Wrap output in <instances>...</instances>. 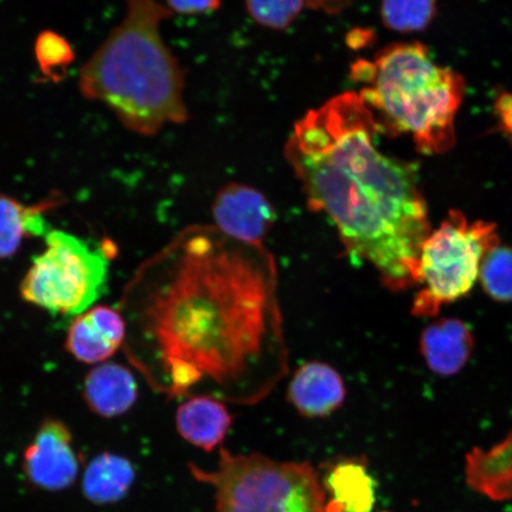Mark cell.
Wrapping results in <instances>:
<instances>
[{
  "label": "cell",
  "mask_w": 512,
  "mask_h": 512,
  "mask_svg": "<svg viewBox=\"0 0 512 512\" xmlns=\"http://www.w3.org/2000/svg\"><path fill=\"white\" fill-rule=\"evenodd\" d=\"M347 388L341 374L330 364L310 361L302 364L288 384L287 399L300 415L326 418L343 406Z\"/></svg>",
  "instance_id": "8fae6325"
},
{
  "label": "cell",
  "mask_w": 512,
  "mask_h": 512,
  "mask_svg": "<svg viewBox=\"0 0 512 512\" xmlns=\"http://www.w3.org/2000/svg\"><path fill=\"white\" fill-rule=\"evenodd\" d=\"M355 0H306L307 9L320 10L335 15L354 3Z\"/></svg>",
  "instance_id": "d4e9b609"
},
{
  "label": "cell",
  "mask_w": 512,
  "mask_h": 512,
  "mask_svg": "<svg viewBox=\"0 0 512 512\" xmlns=\"http://www.w3.org/2000/svg\"><path fill=\"white\" fill-rule=\"evenodd\" d=\"M134 363L171 399L252 406L290 369L279 273L265 245L214 224L179 232L132 288Z\"/></svg>",
  "instance_id": "6da1fadb"
},
{
  "label": "cell",
  "mask_w": 512,
  "mask_h": 512,
  "mask_svg": "<svg viewBox=\"0 0 512 512\" xmlns=\"http://www.w3.org/2000/svg\"><path fill=\"white\" fill-rule=\"evenodd\" d=\"M59 201L54 197L29 207L14 197L0 195V260L14 256L24 239L46 234L43 213Z\"/></svg>",
  "instance_id": "ac0fdd59"
},
{
  "label": "cell",
  "mask_w": 512,
  "mask_h": 512,
  "mask_svg": "<svg viewBox=\"0 0 512 512\" xmlns=\"http://www.w3.org/2000/svg\"><path fill=\"white\" fill-rule=\"evenodd\" d=\"M126 14L95 50L79 79L86 99L101 102L127 130L155 136L184 124L185 74L160 27L174 14L158 0H125Z\"/></svg>",
  "instance_id": "3957f363"
},
{
  "label": "cell",
  "mask_w": 512,
  "mask_h": 512,
  "mask_svg": "<svg viewBox=\"0 0 512 512\" xmlns=\"http://www.w3.org/2000/svg\"><path fill=\"white\" fill-rule=\"evenodd\" d=\"M136 471L130 460L114 453H101L88 464L82 480L83 495L98 505L124 499L132 488Z\"/></svg>",
  "instance_id": "e0dca14e"
},
{
  "label": "cell",
  "mask_w": 512,
  "mask_h": 512,
  "mask_svg": "<svg viewBox=\"0 0 512 512\" xmlns=\"http://www.w3.org/2000/svg\"><path fill=\"white\" fill-rule=\"evenodd\" d=\"M381 133L360 93L347 92L294 124L285 158L307 204L334 223L345 254L374 268L384 287L419 285L430 216L415 166L384 155Z\"/></svg>",
  "instance_id": "7a4b0ae2"
},
{
  "label": "cell",
  "mask_w": 512,
  "mask_h": 512,
  "mask_svg": "<svg viewBox=\"0 0 512 512\" xmlns=\"http://www.w3.org/2000/svg\"><path fill=\"white\" fill-rule=\"evenodd\" d=\"M479 281L484 292L496 302H512V248L499 245L486 254Z\"/></svg>",
  "instance_id": "ffe728a7"
},
{
  "label": "cell",
  "mask_w": 512,
  "mask_h": 512,
  "mask_svg": "<svg viewBox=\"0 0 512 512\" xmlns=\"http://www.w3.org/2000/svg\"><path fill=\"white\" fill-rule=\"evenodd\" d=\"M475 348L470 326L463 320L445 318L427 326L420 337V350L433 373L452 376L462 371Z\"/></svg>",
  "instance_id": "7c38bea8"
},
{
  "label": "cell",
  "mask_w": 512,
  "mask_h": 512,
  "mask_svg": "<svg viewBox=\"0 0 512 512\" xmlns=\"http://www.w3.org/2000/svg\"><path fill=\"white\" fill-rule=\"evenodd\" d=\"M172 14L203 15L221 8V0H166Z\"/></svg>",
  "instance_id": "603a6c76"
},
{
  "label": "cell",
  "mask_w": 512,
  "mask_h": 512,
  "mask_svg": "<svg viewBox=\"0 0 512 512\" xmlns=\"http://www.w3.org/2000/svg\"><path fill=\"white\" fill-rule=\"evenodd\" d=\"M360 95L381 133L408 134L421 153L441 155L456 144V117L465 95L462 75L434 62L419 42L395 43L374 61L352 66Z\"/></svg>",
  "instance_id": "277c9868"
},
{
  "label": "cell",
  "mask_w": 512,
  "mask_h": 512,
  "mask_svg": "<svg viewBox=\"0 0 512 512\" xmlns=\"http://www.w3.org/2000/svg\"><path fill=\"white\" fill-rule=\"evenodd\" d=\"M113 255L107 241L92 248L78 236L51 230L22 280L21 296L51 315L79 316L104 296Z\"/></svg>",
  "instance_id": "8992f818"
},
{
  "label": "cell",
  "mask_w": 512,
  "mask_h": 512,
  "mask_svg": "<svg viewBox=\"0 0 512 512\" xmlns=\"http://www.w3.org/2000/svg\"><path fill=\"white\" fill-rule=\"evenodd\" d=\"M437 14V0H382V22L389 30L411 34L425 30Z\"/></svg>",
  "instance_id": "d6986e66"
},
{
  "label": "cell",
  "mask_w": 512,
  "mask_h": 512,
  "mask_svg": "<svg viewBox=\"0 0 512 512\" xmlns=\"http://www.w3.org/2000/svg\"><path fill=\"white\" fill-rule=\"evenodd\" d=\"M466 480L473 490L494 501L512 498V431L502 443L466 456Z\"/></svg>",
  "instance_id": "9a60e30c"
},
{
  "label": "cell",
  "mask_w": 512,
  "mask_h": 512,
  "mask_svg": "<svg viewBox=\"0 0 512 512\" xmlns=\"http://www.w3.org/2000/svg\"><path fill=\"white\" fill-rule=\"evenodd\" d=\"M83 399L101 418L126 414L138 399V383L131 370L117 363H101L83 383Z\"/></svg>",
  "instance_id": "5bb4252c"
},
{
  "label": "cell",
  "mask_w": 512,
  "mask_h": 512,
  "mask_svg": "<svg viewBox=\"0 0 512 512\" xmlns=\"http://www.w3.org/2000/svg\"><path fill=\"white\" fill-rule=\"evenodd\" d=\"M211 213L220 232L253 245H264L277 221L270 200L260 190L242 183L224 185L217 192Z\"/></svg>",
  "instance_id": "9c48e42d"
},
{
  "label": "cell",
  "mask_w": 512,
  "mask_h": 512,
  "mask_svg": "<svg viewBox=\"0 0 512 512\" xmlns=\"http://www.w3.org/2000/svg\"><path fill=\"white\" fill-rule=\"evenodd\" d=\"M499 245L495 223L470 221L462 211L451 210L422 243L413 315L437 316L441 307L467 296L479 279L486 254Z\"/></svg>",
  "instance_id": "52a82bcc"
},
{
  "label": "cell",
  "mask_w": 512,
  "mask_h": 512,
  "mask_svg": "<svg viewBox=\"0 0 512 512\" xmlns=\"http://www.w3.org/2000/svg\"><path fill=\"white\" fill-rule=\"evenodd\" d=\"M35 56L41 72L47 79L57 82L64 78L75 59L72 46L55 31H43L35 43Z\"/></svg>",
  "instance_id": "44dd1931"
},
{
  "label": "cell",
  "mask_w": 512,
  "mask_h": 512,
  "mask_svg": "<svg viewBox=\"0 0 512 512\" xmlns=\"http://www.w3.org/2000/svg\"><path fill=\"white\" fill-rule=\"evenodd\" d=\"M227 403L208 395H195L185 399L176 413L179 435L192 446L213 452L222 445L233 416Z\"/></svg>",
  "instance_id": "4fadbf2b"
},
{
  "label": "cell",
  "mask_w": 512,
  "mask_h": 512,
  "mask_svg": "<svg viewBox=\"0 0 512 512\" xmlns=\"http://www.w3.org/2000/svg\"><path fill=\"white\" fill-rule=\"evenodd\" d=\"M80 459L73 435L62 421L47 419L23 456V472L31 485L46 491L69 489L78 478Z\"/></svg>",
  "instance_id": "ba28073f"
},
{
  "label": "cell",
  "mask_w": 512,
  "mask_h": 512,
  "mask_svg": "<svg viewBox=\"0 0 512 512\" xmlns=\"http://www.w3.org/2000/svg\"><path fill=\"white\" fill-rule=\"evenodd\" d=\"M325 488L345 512H371L376 504L377 482L361 458L342 459L332 465Z\"/></svg>",
  "instance_id": "2e32d148"
},
{
  "label": "cell",
  "mask_w": 512,
  "mask_h": 512,
  "mask_svg": "<svg viewBox=\"0 0 512 512\" xmlns=\"http://www.w3.org/2000/svg\"><path fill=\"white\" fill-rule=\"evenodd\" d=\"M249 16L261 27L285 30L307 9L306 0H246Z\"/></svg>",
  "instance_id": "7402d4cb"
},
{
  "label": "cell",
  "mask_w": 512,
  "mask_h": 512,
  "mask_svg": "<svg viewBox=\"0 0 512 512\" xmlns=\"http://www.w3.org/2000/svg\"><path fill=\"white\" fill-rule=\"evenodd\" d=\"M494 112L503 133L512 138V92H504L498 96Z\"/></svg>",
  "instance_id": "cb8c5ba5"
},
{
  "label": "cell",
  "mask_w": 512,
  "mask_h": 512,
  "mask_svg": "<svg viewBox=\"0 0 512 512\" xmlns=\"http://www.w3.org/2000/svg\"><path fill=\"white\" fill-rule=\"evenodd\" d=\"M189 469L198 482L213 486L216 512H322L326 503L323 484L309 463L221 447L216 469L194 464Z\"/></svg>",
  "instance_id": "5b68a950"
},
{
  "label": "cell",
  "mask_w": 512,
  "mask_h": 512,
  "mask_svg": "<svg viewBox=\"0 0 512 512\" xmlns=\"http://www.w3.org/2000/svg\"><path fill=\"white\" fill-rule=\"evenodd\" d=\"M126 335L127 324L120 312L110 306H92L69 325L66 349L75 360L101 364L121 348Z\"/></svg>",
  "instance_id": "30bf717a"
},
{
  "label": "cell",
  "mask_w": 512,
  "mask_h": 512,
  "mask_svg": "<svg viewBox=\"0 0 512 512\" xmlns=\"http://www.w3.org/2000/svg\"><path fill=\"white\" fill-rule=\"evenodd\" d=\"M322 512H345L342 508V505L334 501H330L329 503H325Z\"/></svg>",
  "instance_id": "484cf974"
}]
</instances>
